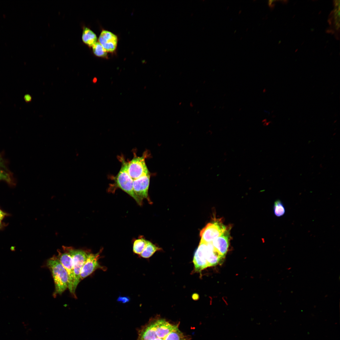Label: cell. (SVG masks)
I'll return each instance as SVG.
<instances>
[{
	"label": "cell",
	"mask_w": 340,
	"mask_h": 340,
	"mask_svg": "<svg viewBox=\"0 0 340 340\" xmlns=\"http://www.w3.org/2000/svg\"><path fill=\"white\" fill-rule=\"evenodd\" d=\"M185 338L178 325L157 318L150 320L139 330L138 340H185Z\"/></svg>",
	"instance_id": "cell-1"
},
{
	"label": "cell",
	"mask_w": 340,
	"mask_h": 340,
	"mask_svg": "<svg viewBox=\"0 0 340 340\" xmlns=\"http://www.w3.org/2000/svg\"><path fill=\"white\" fill-rule=\"evenodd\" d=\"M47 265L51 272L55 285L53 295H61L68 288V274L57 256L54 255L47 260Z\"/></svg>",
	"instance_id": "cell-2"
},
{
	"label": "cell",
	"mask_w": 340,
	"mask_h": 340,
	"mask_svg": "<svg viewBox=\"0 0 340 340\" xmlns=\"http://www.w3.org/2000/svg\"><path fill=\"white\" fill-rule=\"evenodd\" d=\"M121 168L116 175L115 181L117 186L132 197L139 205L142 202L135 194L133 189V180L128 172V162L122 159Z\"/></svg>",
	"instance_id": "cell-3"
},
{
	"label": "cell",
	"mask_w": 340,
	"mask_h": 340,
	"mask_svg": "<svg viewBox=\"0 0 340 340\" xmlns=\"http://www.w3.org/2000/svg\"><path fill=\"white\" fill-rule=\"evenodd\" d=\"M62 247L69 253L72 259L74 275L73 292L76 295V288L81 281V270L90 252L83 250L75 249L71 246H63Z\"/></svg>",
	"instance_id": "cell-4"
},
{
	"label": "cell",
	"mask_w": 340,
	"mask_h": 340,
	"mask_svg": "<svg viewBox=\"0 0 340 340\" xmlns=\"http://www.w3.org/2000/svg\"><path fill=\"white\" fill-rule=\"evenodd\" d=\"M227 228L219 219L214 220L207 224L201 231V241L206 243H212L215 238L222 234Z\"/></svg>",
	"instance_id": "cell-5"
},
{
	"label": "cell",
	"mask_w": 340,
	"mask_h": 340,
	"mask_svg": "<svg viewBox=\"0 0 340 340\" xmlns=\"http://www.w3.org/2000/svg\"><path fill=\"white\" fill-rule=\"evenodd\" d=\"M62 248L63 251L58 250V255L57 257L68 274L69 280L68 288L69 291L74 297L76 298V295L74 294L73 292L74 275L72 259L69 253L63 247Z\"/></svg>",
	"instance_id": "cell-6"
},
{
	"label": "cell",
	"mask_w": 340,
	"mask_h": 340,
	"mask_svg": "<svg viewBox=\"0 0 340 340\" xmlns=\"http://www.w3.org/2000/svg\"><path fill=\"white\" fill-rule=\"evenodd\" d=\"M145 156H135L128 162V172L133 180L150 173L145 162Z\"/></svg>",
	"instance_id": "cell-7"
},
{
	"label": "cell",
	"mask_w": 340,
	"mask_h": 340,
	"mask_svg": "<svg viewBox=\"0 0 340 340\" xmlns=\"http://www.w3.org/2000/svg\"><path fill=\"white\" fill-rule=\"evenodd\" d=\"M101 252L100 251L96 254L91 253L89 254L81 271V280L90 275L97 269H100L103 271L106 270V268L101 265L98 262Z\"/></svg>",
	"instance_id": "cell-8"
},
{
	"label": "cell",
	"mask_w": 340,
	"mask_h": 340,
	"mask_svg": "<svg viewBox=\"0 0 340 340\" xmlns=\"http://www.w3.org/2000/svg\"><path fill=\"white\" fill-rule=\"evenodd\" d=\"M150 174L149 173L133 180V190L135 194L142 201L144 199H149L148 191L150 182Z\"/></svg>",
	"instance_id": "cell-9"
},
{
	"label": "cell",
	"mask_w": 340,
	"mask_h": 340,
	"mask_svg": "<svg viewBox=\"0 0 340 340\" xmlns=\"http://www.w3.org/2000/svg\"><path fill=\"white\" fill-rule=\"evenodd\" d=\"M207 243L200 241L194 257L193 262L195 270L201 272L208 267L207 260Z\"/></svg>",
	"instance_id": "cell-10"
},
{
	"label": "cell",
	"mask_w": 340,
	"mask_h": 340,
	"mask_svg": "<svg viewBox=\"0 0 340 340\" xmlns=\"http://www.w3.org/2000/svg\"><path fill=\"white\" fill-rule=\"evenodd\" d=\"M98 42L107 52H113L116 48L118 38L111 32L103 30L99 35Z\"/></svg>",
	"instance_id": "cell-11"
},
{
	"label": "cell",
	"mask_w": 340,
	"mask_h": 340,
	"mask_svg": "<svg viewBox=\"0 0 340 340\" xmlns=\"http://www.w3.org/2000/svg\"><path fill=\"white\" fill-rule=\"evenodd\" d=\"M229 227L221 235L215 238L212 244L216 250L224 258L228 252L230 243Z\"/></svg>",
	"instance_id": "cell-12"
},
{
	"label": "cell",
	"mask_w": 340,
	"mask_h": 340,
	"mask_svg": "<svg viewBox=\"0 0 340 340\" xmlns=\"http://www.w3.org/2000/svg\"><path fill=\"white\" fill-rule=\"evenodd\" d=\"M224 258L216 250L212 243H207V260L208 267L215 266Z\"/></svg>",
	"instance_id": "cell-13"
},
{
	"label": "cell",
	"mask_w": 340,
	"mask_h": 340,
	"mask_svg": "<svg viewBox=\"0 0 340 340\" xmlns=\"http://www.w3.org/2000/svg\"><path fill=\"white\" fill-rule=\"evenodd\" d=\"M97 39L96 34L89 28L87 27L83 28L82 39L84 43L90 47H92L97 42Z\"/></svg>",
	"instance_id": "cell-14"
},
{
	"label": "cell",
	"mask_w": 340,
	"mask_h": 340,
	"mask_svg": "<svg viewBox=\"0 0 340 340\" xmlns=\"http://www.w3.org/2000/svg\"><path fill=\"white\" fill-rule=\"evenodd\" d=\"M161 250V248L157 247L148 241L146 245L139 255L143 258H148L151 257L155 252Z\"/></svg>",
	"instance_id": "cell-15"
},
{
	"label": "cell",
	"mask_w": 340,
	"mask_h": 340,
	"mask_svg": "<svg viewBox=\"0 0 340 340\" xmlns=\"http://www.w3.org/2000/svg\"><path fill=\"white\" fill-rule=\"evenodd\" d=\"M148 241L142 238L135 240L133 245V251L137 254L140 255L143 252Z\"/></svg>",
	"instance_id": "cell-16"
},
{
	"label": "cell",
	"mask_w": 340,
	"mask_h": 340,
	"mask_svg": "<svg viewBox=\"0 0 340 340\" xmlns=\"http://www.w3.org/2000/svg\"><path fill=\"white\" fill-rule=\"evenodd\" d=\"M273 210L275 215L277 217L283 216L286 212L284 206L280 200H277L274 202Z\"/></svg>",
	"instance_id": "cell-17"
},
{
	"label": "cell",
	"mask_w": 340,
	"mask_h": 340,
	"mask_svg": "<svg viewBox=\"0 0 340 340\" xmlns=\"http://www.w3.org/2000/svg\"><path fill=\"white\" fill-rule=\"evenodd\" d=\"M94 54L99 57L106 58L107 55V52L98 42H96L92 47Z\"/></svg>",
	"instance_id": "cell-18"
},
{
	"label": "cell",
	"mask_w": 340,
	"mask_h": 340,
	"mask_svg": "<svg viewBox=\"0 0 340 340\" xmlns=\"http://www.w3.org/2000/svg\"><path fill=\"white\" fill-rule=\"evenodd\" d=\"M4 181L10 185L14 184V181L9 172L0 168V181Z\"/></svg>",
	"instance_id": "cell-19"
},
{
	"label": "cell",
	"mask_w": 340,
	"mask_h": 340,
	"mask_svg": "<svg viewBox=\"0 0 340 340\" xmlns=\"http://www.w3.org/2000/svg\"><path fill=\"white\" fill-rule=\"evenodd\" d=\"M0 168L6 171L9 172L6 167L5 161L2 156L0 154Z\"/></svg>",
	"instance_id": "cell-20"
},
{
	"label": "cell",
	"mask_w": 340,
	"mask_h": 340,
	"mask_svg": "<svg viewBox=\"0 0 340 340\" xmlns=\"http://www.w3.org/2000/svg\"><path fill=\"white\" fill-rule=\"evenodd\" d=\"M9 213L5 212L0 208V220L2 221L6 217L10 216Z\"/></svg>",
	"instance_id": "cell-21"
},
{
	"label": "cell",
	"mask_w": 340,
	"mask_h": 340,
	"mask_svg": "<svg viewBox=\"0 0 340 340\" xmlns=\"http://www.w3.org/2000/svg\"><path fill=\"white\" fill-rule=\"evenodd\" d=\"M130 298L129 297H122L121 296H119L117 299V301L118 302H121L123 303L128 302Z\"/></svg>",
	"instance_id": "cell-22"
},
{
	"label": "cell",
	"mask_w": 340,
	"mask_h": 340,
	"mask_svg": "<svg viewBox=\"0 0 340 340\" xmlns=\"http://www.w3.org/2000/svg\"><path fill=\"white\" fill-rule=\"evenodd\" d=\"M24 99L26 103H28L31 101L32 100V97L30 94H26L24 95Z\"/></svg>",
	"instance_id": "cell-23"
},
{
	"label": "cell",
	"mask_w": 340,
	"mask_h": 340,
	"mask_svg": "<svg viewBox=\"0 0 340 340\" xmlns=\"http://www.w3.org/2000/svg\"><path fill=\"white\" fill-rule=\"evenodd\" d=\"M7 225V224L3 222L2 221L0 220V230L3 229Z\"/></svg>",
	"instance_id": "cell-24"
},
{
	"label": "cell",
	"mask_w": 340,
	"mask_h": 340,
	"mask_svg": "<svg viewBox=\"0 0 340 340\" xmlns=\"http://www.w3.org/2000/svg\"><path fill=\"white\" fill-rule=\"evenodd\" d=\"M97 81V79L96 77L94 78L93 79V83H95Z\"/></svg>",
	"instance_id": "cell-25"
},
{
	"label": "cell",
	"mask_w": 340,
	"mask_h": 340,
	"mask_svg": "<svg viewBox=\"0 0 340 340\" xmlns=\"http://www.w3.org/2000/svg\"><path fill=\"white\" fill-rule=\"evenodd\" d=\"M291 269V267H289V268H288L287 269V270H290Z\"/></svg>",
	"instance_id": "cell-26"
}]
</instances>
